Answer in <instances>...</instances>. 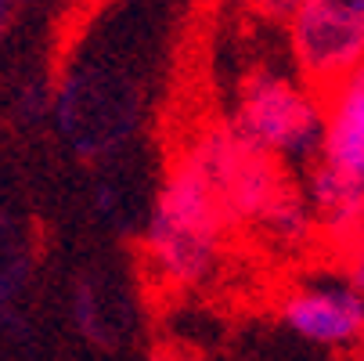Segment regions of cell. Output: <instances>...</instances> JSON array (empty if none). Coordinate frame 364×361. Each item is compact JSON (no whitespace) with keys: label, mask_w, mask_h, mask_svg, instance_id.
I'll list each match as a JSON object with an SVG mask.
<instances>
[{"label":"cell","mask_w":364,"mask_h":361,"mask_svg":"<svg viewBox=\"0 0 364 361\" xmlns=\"http://www.w3.org/2000/svg\"><path fill=\"white\" fill-rule=\"evenodd\" d=\"M299 0H245V8H252L259 19H274V22H285L292 11H296Z\"/></svg>","instance_id":"9"},{"label":"cell","mask_w":364,"mask_h":361,"mask_svg":"<svg viewBox=\"0 0 364 361\" xmlns=\"http://www.w3.org/2000/svg\"><path fill=\"white\" fill-rule=\"evenodd\" d=\"M228 228L231 224L202 167L184 152L163 181L148 228L144 249L155 278L177 289H195L210 282L220 264Z\"/></svg>","instance_id":"2"},{"label":"cell","mask_w":364,"mask_h":361,"mask_svg":"<svg viewBox=\"0 0 364 361\" xmlns=\"http://www.w3.org/2000/svg\"><path fill=\"white\" fill-rule=\"evenodd\" d=\"M285 29L303 83L318 94L364 66V0H299Z\"/></svg>","instance_id":"4"},{"label":"cell","mask_w":364,"mask_h":361,"mask_svg":"<svg viewBox=\"0 0 364 361\" xmlns=\"http://www.w3.org/2000/svg\"><path fill=\"white\" fill-rule=\"evenodd\" d=\"M231 127L278 163L314 156L321 141V94L282 69H252L238 83Z\"/></svg>","instance_id":"3"},{"label":"cell","mask_w":364,"mask_h":361,"mask_svg":"<svg viewBox=\"0 0 364 361\" xmlns=\"http://www.w3.org/2000/svg\"><path fill=\"white\" fill-rule=\"evenodd\" d=\"M318 163L364 181V66L321 90Z\"/></svg>","instance_id":"6"},{"label":"cell","mask_w":364,"mask_h":361,"mask_svg":"<svg viewBox=\"0 0 364 361\" xmlns=\"http://www.w3.org/2000/svg\"><path fill=\"white\" fill-rule=\"evenodd\" d=\"M306 210L314 228L328 231L343 246L353 242L364 231V181L314 163L306 177Z\"/></svg>","instance_id":"7"},{"label":"cell","mask_w":364,"mask_h":361,"mask_svg":"<svg viewBox=\"0 0 364 361\" xmlns=\"http://www.w3.org/2000/svg\"><path fill=\"white\" fill-rule=\"evenodd\" d=\"M343 282L353 286L360 296H364V231L346 242V261H343Z\"/></svg>","instance_id":"8"},{"label":"cell","mask_w":364,"mask_h":361,"mask_svg":"<svg viewBox=\"0 0 364 361\" xmlns=\"http://www.w3.org/2000/svg\"><path fill=\"white\" fill-rule=\"evenodd\" d=\"M26 4V0H0V33H4L11 26V19L18 15V8Z\"/></svg>","instance_id":"11"},{"label":"cell","mask_w":364,"mask_h":361,"mask_svg":"<svg viewBox=\"0 0 364 361\" xmlns=\"http://www.w3.org/2000/svg\"><path fill=\"white\" fill-rule=\"evenodd\" d=\"M151 361H198V357L188 354V350H181V347H163V350L151 354Z\"/></svg>","instance_id":"10"},{"label":"cell","mask_w":364,"mask_h":361,"mask_svg":"<svg viewBox=\"0 0 364 361\" xmlns=\"http://www.w3.org/2000/svg\"><path fill=\"white\" fill-rule=\"evenodd\" d=\"M282 322L318 347L350 350L364 329V296L346 282H299L278 300Z\"/></svg>","instance_id":"5"},{"label":"cell","mask_w":364,"mask_h":361,"mask_svg":"<svg viewBox=\"0 0 364 361\" xmlns=\"http://www.w3.org/2000/svg\"><path fill=\"white\" fill-rule=\"evenodd\" d=\"M188 156L202 167L228 224H249L274 246H299L314 221L282 163L249 145L231 123L202 130Z\"/></svg>","instance_id":"1"}]
</instances>
